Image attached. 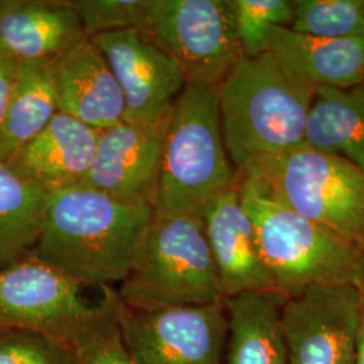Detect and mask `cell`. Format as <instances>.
I'll return each instance as SVG.
<instances>
[{
    "mask_svg": "<svg viewBox=\"0 0 364 364\" xmlns=\"http://www.w3.org/2000/svg\"><path fill=\"white\" fill-rule=\"evenodd\" d=\"M153 215L149 204L85 185L54 192L31 254L82 287H112L130 272Z\"/></svg>",
    "mask_w": 364,
    "mask_h": 364,
    "instance_id": "cell-1",
    "label": "cell"
},
{
    "mask_svg": "<svg viewBox=\"0 0 364 364\" xmlns=\"http://www.w3.org/2000/svg\"><path fill=\"white\" fill-rule=\"evenodd\" d=\"M313 93L272 53L243 55L219 87L221 134L235 169L305 144Z\"/></svg>",
    "mask_w": 364,
    "mask_h": 364,
    "instance_id": "cell-2",
    "label": "cell"
},
{
    "mask_svg": "<svg viewBox=\"0 0 364 364\" xmlns=\"http://www.w3.org/2000/svg\"><path fill=\"white\" fill-rule=\"evenodd\" d=\"M237 189L254 227L260 258L278 291L291 297L314 285L364 287L363 246L275 201L239 170Z\"/></svg>",
    "mask_w": 364,
    "mask_h": 364,
    "instance_id": "cell-3",
    "label": "cell"
},
{
    "mask_svg": "<svg viewBox=\"0 0 364 364\" xmlns=\"http://www.w3.org/2000/svg\"><path fill=\"white\" fill-rule=\"evenodd\" d=\"M117 294L124 306L141 311L221 302L201 213L154 212Z\"/></svg>",
    "mask_w": 364,
    "mask_h": 364,
    "instance_id": "cell-4",
    "label": "cell"
},
{
    "mask_svg": "<svg viewBox=\"0 0 364 364\" xmlns=\"http://www.w3.org/2000/svg\"><path fill=\"white\" fill-rule=\"evenodd\" d=\"M237 178L221 134L219 88L186 84L166 129L154 212H201Z\"/></svg>",
    "mask_w": 364,
    "mask_h": 364,
    "instance_id": "cell-5",
    "label": "cell"
},
{
    "mask_svg": "<svg viewBox=\"0 0 364 364\" xmlns=\"http://www.w3.org/2000/svg\"><path fill=\"white\" fill-rule=\"evenodd\" d=\"M275 201L364 247V173L306 144L243 169Z\"/></svg>",
    "mask_w": 364,
    "mask_h": 364,
    "instance_id": "cell-6",
    "label": "cell"
},
{
    "mask_svg": "<svg viewBox=\"0 0 364 364\" xmlns=\"http://www.w3.org/2000/svg\"><path fill=\"white\" fill-rule=\"evenodd\" d=\"M81 284L33 254L0 269V331L25 329L66 346L105 312L103 299L91 304Z\"/></svg>",
    "mask_w": 364,
    "mask_h": 364,
    "instance_id": "cell-7",
    "label": "cell"
},
{
    "mask_svg": "<svg viewBox=\"0 0 364 364\" xmlns=\"http://www.w3.org/2000/svg\"><path fill=\"white\" fill-rule=\"evenodd\" d=\"M144 30L191 85L219 88L243 57L231 0H151Z\"/></svg>",
    "mask_w": 364,
    "mask_h": 364,
    "instance_id": "cell-8",
    "label": "cell"
},
{
    "mask_svg": "<svg viewBox=\"0 0 364 364\" xmlns=\"http://www.w3.org/2000/svg\"><path fill=\"white\" fill-rule=\"evenodd\" d=\"M117 321L138 364H223V302L141 311L124 306L117 297Z\"/></svg>",
    "mask_w": 364,
    "mask_h": 364,
    "instance_id": "cell-9",
    "label": "cell"
},
{
    "mask_svg": "<svg viewBox=\"0 0 364 364\" xmlns=\"http://www.w3.org/2000/svg\"><path fill=\"white\" fill-rule=\"evenodd\" d=\"M363 287L329 284L287 297L282 329L287 364H356Z\"/></svg>",
    "mask_w": 364,
    "mask_h": 364,
    "instance_id": "cell-10",
    "label": "cell"
},
{
    "mask_svg": "<svg viewBox=\"0 0 364 364\" xmlns=\"http://www.w3.org/2000/svg\"><path fill=\"white\" fill-rule=\"evenodd\" d=\"M117 78L126 105V122L156 123L168 117L186 85L177 63L144 28L93 37Z\"/></svg>",
    "mask_w": 364,
    "mask_h": 364,
    "instance_id": "cell-11",
    "label": "cell"
},
{
    "mask_svg": "<svg viewBox=\"0 0 364 364\" xmlns=\"http://www.w3.org/2000/svg\"><path fill=\"white\" fill-rule=\"evenodd\" d=\"M169 117L149 124L123 120L99 131L82 185L122 201L154 207Z\"/></svg>",
    "mask_w": 364,
    "mask_h": 364,
    "instance_id": "cell-12",
    "label": "cell"
},
{
    "mask_svg": "<svg viewBox=\"0 0 364 364\" xmlns=\"http://www.w3.org/2000/svg\"><path fill=\"white\" fill-rule=\"evenodd\" d=\"M205 236L223 299L245 291L275 289L264 267L252 223L234 186L210 198L201 209Z\"/></svg>",
    "mask_w": 364,
    "mask_h": 364,
    "instance_id": "cell-13",
    "label": "cell"
},
{
    "mask_svg": "<svg viewBox=\"0 0 364 364\" xmlns=\"http://www.w3.org/2000/svg\"><path fill=\"white\" fill-rule=\"evenodd\" d=\"M53 76L60 112L96 131L124 120L123 95L93 39L82 37L53 60Z\"/></svg>",
    "mask_w": 364,
    "mask_h": 364,
    "instance_id": "cell-14",
    "label": "cell"
},
{
    "mask_svg": "<svg viewBox=\"0 0 364 364\" xmlns=\"http://www.w3.org/2000/svg\"><path fill=\"white\" fill-rule=\"evenodd\" d=\"M97 138L99 131L58 112L10 164L48 193L76 188L90 173Z\"/></svg>",
    "mask_w": 364,
    "mask_h": 364,
    "instance_id": "cell-15",
    "label": "cell"
},
{
    "mask_svg": "<svg viewBox=\"0 0 364 364\" xmlns=\"http://www.w3.org/2000/svg\"><path fill=\"white\" fill-rule=\"evenodd\" d=\"M87 37L70 0H4L0 50L18 63L53 61Z\"/></svg>",
    "mask_w": 364,
    "mask_h": 364,
    "instance_id": "cell-16",
    "label": "cell"
},
{
    "mask_svg": "<svg viewBox=\"0 0 364 364\" xmlns=\"http://www.w3.org/2000/svg\"><path fill=\"white\" fill-rule=\"evenodd\" d=\"M269 52L313 90H347L363 84L364 38H317L289 27H274Z\"/></svg>",
    "mask_w": 364,
    "mask_h": 364,
    "instance_id": "cell-17",
    "label": "cell"
},
{
    "mask_svg": "<svg viewBox=\"0 0 364 364\" xmlns=\"http://www.w3.org/2000/svg\"><path fill=\"white\" fill-rule=\"evenodd\" d=\"M287 297L274 289L223 299L228 350L223 364H287L282 308Z\"/></svg>",
    "mask_w": 364,
    "mask_h": 364,
    "instance_id": "cell-18",
    "label": "cell"
},
{
    "mask_svg": "<svg viewBox=\"0 0 364 364\" xmlns=\"http://www.w3.org/2000/svg\"><path fill=\"white\" fill-rule=\"evenodd\" d=\"M305 144L343 158L364 173V84L347 90H314Z\"/></svg>",
    "mask_w": 364,
    "mask_h": 364,
    "instance_id": "cell-19",
    "label": "cell"
},
{
    "mask_svg": "<svg viewBox=\"0 0 364 364\" xmlns=\"http://www.w3.org/2000/svg\"><path fill=\"white\" fill-rule=\"evenodd\" d=\"M50 193L0 161V269L33 252Z\"/></svg>",
    "mask_w": 364,
    "mask_h": 364,
    "instance_id": "cell-20",
    "label": "cell"
},
{
    "mask_svg": "<svg viewBox=\"0 0 364 364\" xmlns=\"http://www.w3.org/2000/svg\"><path fill=\"white\" fill-rule=\"evenodd\" d=\"M58 112L53 61L22 63L0 130V161L10 162Z\"/></svg>",
    "mask_w": 364,
    "mask_h": 364,
    "instance_id": "cell-21",
    "label": "cell"
},
{
    "mask_svg": "<svg viewBox=\"0 0 364 364\" xmlns=\"http://www.w3.org/2000/svg\"><path fill=\"white\" fill-rule=\"evenodd\" d=\"M290 30L326 39L364 38V0H297Z\"/></svg>",
    "mask_w": 364,
    "mask_h": 364,
    "instance_id": "cell-22",
    "label": "cell"
},
{
    "mask_svg": "<svg viewBox=\"0 0 364 364\" xmlns=\"http://www.w3.org/2000/svg\"><path fill=\"white\" fill-rule=\"evenodd\" d=\"M237 38L245 57H259L270 49L274 27H290L296 4L291 0H231Z\"/></svg>",
    "mask_w": 364,
    "mask_h": 364,
    "instance_id": "cell-23",
    "label": "cell"
},
{
    "mask_svg": "<svg viewBox=\"0 0 364 364\" xmlns=\"http://www.w3.org/2000/svg\"><path fill=\"white\" fill-rule=\"evenodd\" d=\"M117 305V289L109 287L105 312L69 346L75 364H138L120 335Z\"/></svg>",
    "mask_w": 364,
    "mask_h": 364,
    "instance_id": "cell-24",
    "label": "cell"
},
{
    "mask_svg": "<svg viewBox=\"0 0 364 364\" xmlns=\"http://www.w3.org/2000/svg\"><path fill=\"white\" fill-rule=\"evenodd\" d=\"M90 38L129 28H144L151 0H70Z\"/></svg>",
    "mask_w": 364,
    "mask_h": 364,
    "instance_id": "cell-25",
    "label": "cell"
},
{
    "mask_svg": "<svg viewBox=\"0 0 364 364\" xmlns=\"http://www.w3.org/2000/svg\"><path fill=\"white\" fill-rule=\"evenodd\" d=\"M0 364H75L69 346L25 329L0 331Z\"/></svg>",
    "mask_w": 364,
    "mask_h": 364,
    "instance_id": "cell-26",
    "label": "cell"
},
{
    "mask_svg": "<svg viewBox=\"0 0 364 364\" xmlns=\"http://www.w3.org/2000/svg\"><path fill=\"white\" fill-rule=\"evenodd\" d=\"M19 65L11 55L0 50V130L11 100L14 85L19 72Z\"/></svg>",
    "mask_w": 364,
    "mask_h": 364,
    "instance_id": "cell-27",
    "label": "cell"
},
{
    "mask_svg": "<svg viewBox=\"0 0 364 364\" xmlns=\"http://www.w3.org/2000/svg\"><path fill=\"white\" fill-rule=\"evenodd\" d=\"M356 364H364V287L363 296H362L360 321H359L358 336H356Z\"/></svg>",
    "mask_w": 364,
    "mask_h": 364,
    "instance_id": "cell-28",
    "label": "cell"
},
{
    "mask_svg": "<svg viewBox=\"0 0 364 364\" xmlns=\"http://www.w3.org/2000/svg\"><path fill=\"white\" fill-rule=\"evenodd\" d=\"M3 3H4V0H0V9H1V6H3Z\"/></svg>",
    "mask_w": 364,
    "mask_h": 364,
    "instance_id": "cell-29",
    "label": "cell"
},
{
    "mask_svg": "<svg viewBox=\"0 0 364 364\" xmlns=\"http://www.w3.org/2000/svg\"><path fill=\"white\" fill-rule=\"evenodd\" d=\"M363 84H364V81H363Z\"/></svg>",
    "mask_w": 364,
    "mask_h": 364,
    "instance_id": "cell-30",
    "label": "cell"
}]
</instances>
